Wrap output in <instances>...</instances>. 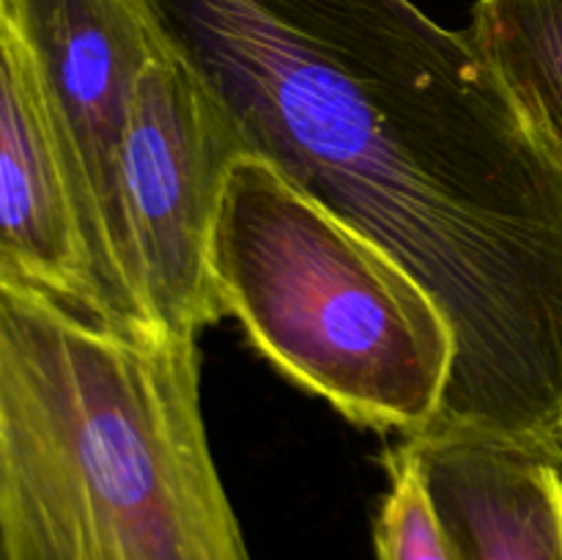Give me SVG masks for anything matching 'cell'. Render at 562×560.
Returning a JSON list of instances; mask_svg holds the SVG:
<instances>
[{"mask_svg":"<svg viewBox=\"0 0 562 560\" xmlns=\"http://www.w3.org/2000/svg\"><path fill=\"white\" fill-rule=\"evenodd\" d=\"M245 152L387 253L453 333L420 437L562 470V154L412 0H154Z\"/></svg>","mask_w":562,"mask_h":560,"instance_id":"cell-1","label":"cell"},{"mask_svg":"<svg viewBox=\"0 0 562 560\" xmlns=\"http://www.w3.org/2000/svg\"><path fill=\"white\" fill-rule=\"evenodd\" d=\"M198 366L0 269V560H252Z\"/></svg>","mask_w":562,"mask_h":560,"instance_id":"cell-2","label":"cell"},{"mask_svg":"<svg viewBox=\"0 0 562 560\" xmlns=\"http://www.w3.org/2000/svg\"><path fill=\"white\" fill-rule=\"evenodd\" d=\"M209 264L225 316L278 371L357 426L404 439L426 432L453 368L445 313L258 154L228 165Z\"/></svg>","mask_w":562,"mask_h":560,"instance_id":"cell-3","label":"cell"},{"mask_svg":"<svg viewBox=\"0 0 562 560\" xmlns=\"http://www.w3.org/2000/svg\"><path fill=\"white\" fill-rule=\"evenodd\" d=\"M3 11L42 86L99 307L157 329L121 190V143L137 82L170 49L154 0H5Z\"/></svg>","mask_w":562,"mask_h":560,"instance_id":"cell-4","label":"cell"},{"mask_svg":"<svg viewBox=\"0 0 562 560\" xmlns=\"http://www.w3.org/2000/svg\"><path fill=\"white\" fill-rule=\"evenodd\" d=\"M245 152L228 113L170 44L137 82L121 143V190L148 316L198 340L225 316L212 228L228 165Z\"/></svg>","mask_w":562,"mask_h":560,"instance_id":"cell-5","label":"cell"},{"mask_svg":"<svg viewBox=\"0 0 562 560\" xmlns=\"http://www.w3.org/2000/svg\"><path fill=\"white\" fill-rule=\"evenodd\" d=\"M0 269L102 313L42 86L5 11H0Z\"/></svg>","mask_w":562,"mask_h":560,"instance_id":"cell-6","label":"cell"},{"mask_svg":"<svg viewBox=\"0 0 562 560\" xmlns=\"http://www.w3.org/2000/svg\"><path fill=\"white\" fill-rule=\"evenodd\" d=\"M456 560H562V470L456 439H406Z\"/></svg>","mask_w":562,"mask_h":560,"instance_id":"cell-7","label":"cell"},{"mask_svg":"<svg viewBox=\"0 0 562 560\" xmlns=\"http://www.w3.org/2000/svg\"><path fill=\"white\" fill-rule=\"evenodd\" d=\"M467 38L562 154V0H477Z\"/></svg>","mask_w":562,"mask_h":560,"instance_id":"cell-8","label":"cell"},{"mask_svg":"<svg viewBox=\"0 0 562 560\" xmlns=\"http://www.w3.org/2000/svg\"><path fill=\"white\" fill-rule=\"evenodd\" d=\"M384 470L390 486L373 525L376 560H456L406 439L384 450Z\"/></svg>","mask_w":562,"mask_h":560,"instance_id":"cell-9","label":"cell"},{"mask_svg":"<svg viewBox=\"0 0 562 560\" xmlns=\"http://www.w3.org/2000/svg\"><path fill=\"white\" fill-rule=\"evenodd\" d=\"M3 3H5V0H0V11H3Z\"/></svg>","mask_w":562,"mask_h":560,"instance_id":"cell-10","label":"cell"}]
</instances>
